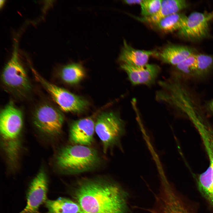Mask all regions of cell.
I'll return each instance as SVG.
<instances>
[{
  "instance_id": "obj_25",
  "label": "cell",
  "mask_w": 213,
  "mask_h": 213,
  "mask_svg": "<svg viewBox=\"0 0 213 213\" xmlns=\"http://www.w3.org/2000/svg\"><path fill=\"white\" fill-rule=\"evenodd\" d=\"M4 0H0V7L1 8L4 3Z\"/></svg>"
},
{
  "instance_id": "obj_11",
  "label": "cell",
  "mask_w": 213,
  "mask_h": 213,
  "mask_svg": "<svg viewBox=\"0 0 213 213\" xmlns=\"http://www.w3.org/2000/svg\"><path fill=\"white\" fill-rule=\"evenodd\" d=\"M120 67L126 73L133 85H151L155 82L161 71L160 67L154 64H148L136 67L122 64Z\"/></svg>"
},
{
  "instance_id": "obj_24",
  "label": "cell",
  "mask_w": 213,
  "mask_h": 213,
  "mask_svg": "<svg viewBox=\"0 0 213 213\" xmlns=\"http://www.w3.org/2000/svg\"><path fill=\"white\" fill-rule=\"evenodd\" d=\"M177 213H191L189 210L188 209L182 210Z\"/></svg>"
},
{
  "instance_id": "obj_19",
  "label": "cell",
  "mask_w": 213,
  "mask_h": 213,
  "mask_svg": "<svg viewBox=\"0 0 213 213\" xmlns=\"http://www.w3.org/2000/svg\"><path fill=\"white\" fill-rule=\"evenodd\" d=\"M196 58L194 76L203 77L207 75L213 67V56L198 54H196Z\"/></svg>"
},
{
  "instance_id": "obj_4",
  "label": "cell",
  "mask_w": 213,
  "mask_h": 213,
  "mask_svg": "<svg viewBox=\"0 0 213 213\" xmlns=\"http://www.w3.org/2000/svg\"><path fill=\"white\" fill-rule=\"evenodd\" d=\"M95 132L100 140L104 153L120 144L125 133V124L118 115L112 112H103L97 117Z\"/></svg>"
},
{
  "instance_id": "obj_22",
  "label": "cell",
  "mask_w": 213,
  "mask_h": 213,
  "mask_svg": "<svg viewBox=\"0 0 213 213\" xmlns=\"http://www.w3.org/2000/svg\"><path fill=\"white\" fill-rule=\"evenodd\" d=\"M143 0H127L123 2L125 4L129 5L138 4L140 5Z\"/></svg>"
},
{
  "instance_id": "obj_12",
  "label": "cell",
  "mask_w": 213,
  "mask_h": 213,
  "mask_svg": "<svg viewBox=\"0 0 213 213\" xmlns=\"http://www.w3.org/2000/svg\"><path fill=\"white\" fill-rule=\"evenodd\" d=\"M156 51L135 49L129 45L125 40L120 54L119 60L122 64L139 67L148 64L149 58L155 55Z\"/></svg>"
},
{
  "instance_id": "obj_18",
  "label": "cell",
  "mask_w": 213,
  "mask_h": 213,
  "mask_svg": "<svg viewBox=\"0 0 213 213\" xmlns=\"http://www.w3.org/2000/svg\"><path fill=\"white\" fill-rule=\"evenodd\" d=\"M194 123L198 131L213 167V129L208 125L194 120Z\"/></svg>"
},
{
  "instance_id": "obj_23",
  "label": "cell",
  "mask_w": 213,
  "mask_h": 213,
  "mask_svg": "<svg viewBox=\"0 0 213 213\" xmlns=\"http://www.w3.org/2000/svg\"><path fill=\"white\" fill-rule=\"evenodd\" d=\"M207 108L209 111L213 113V99L208 103Z\"/></svg>"
},
{
  "instance_id": "obj_6",
  "label": "cell",
  "mask_w": 213,
  "mask_h": 213,
  "mask_svg": "<svg viewBox=\"0 0 213 213\" xmlns=\"http://www.w3.org/2000/svg\"><path fill=\"white\" fill-rule=\"evenodd\" d=\"M36 79L43 85L63 111L80 113L88 106V102L83 97L49 82L40 75L36 76Z\"/></svg>"
},
{
  "instance_id": "obj_1",
  "label": "cell",
  "mask_w": 213,
  "mask_h": 213,
  "mask_svg": "<svg viewBox=\"0 0 213 213\" xmlns=\"http://www.w3.org/2000/svg\"><path fill=\"white\" fill-rule=\"evenodd\" d=\"M128 195L116 182L98 178L80 181L73 197L82 213H128Z\"/></svg>"
},
{
  "instance_id": "obj_20",
  "label": "cell",
  "mask_w": 213,
  "mask_h": 213,
  "mask_svg": "<svg viewBox=\"0 0 213 213\" xmlns=\"http://www.w3.org/2000/svg\"><path fill=\"white\" fill-rule=\"evenodd\" d=\"M162 0H143L140 6L141 14L143 17L152 16L160 9Z\"/></svg>"
},
{
  "instance_id": "obj_9",
  "label": "cell",
  "mask_w": 213,
  "mask_h": 213,
  "mask_svg": "<svg viewBox=\"0 0 213 213\" xmlns=\"http://www.w3.org/2000/svg\"><path fill=\"white\" fill-rule=\"evenodd\" d=\"M48 189L46 175L41 171L30 183L27 193L26 205L19 213H40L39 207L47 201Z\"/></svg>"
},
{
  "instance_id": "obj_21",
  "label": "cell",
  "mask_w": 213,
  "mask_h": 213,
  "mask_svg": "<svg viewBox=\"0 0 213 213\" xmlns=\"http://www.w3.org/2000/svg\"><path fill=\"white\" fill-rule=\"evenodd\" d=\"M196 54H193L175 66L178 71L185 75L194 76Z\"/></svg>"
},
{
  "instance_id": "obj_10",
  "label": "cell",
  "mask_w": 213,
  "mask_h": 213,
  "mask_svg": "<svg viewBox=\"0 0 213 213\" xmlns=\"http://www.w3.org/2000/svg\"><path fill=\"white\" fill-rule=\"evenodd\" d=\"M95 122L91 117L73 121L69 129L71 142L73 144L90 146L94 141Z\"/></svg>"
},
{
  "instance_id": "obj_8",
  "label": "cell",
  "mask_w": 213,
  "mask_h": 213,
  "mask_svg": "<svg viewBox=\"0 0 213 213\" xmlns=\"http://www.w3.org/2000/svg\"><path fill=\"white\" fill-rule=\"evenodd\" d=\"M213 19V11L194 12L187 17L184 27L178 31V35L184 39L197 41L205 38L209 34V23Z\"/></svg>"
},
{
  "instance_id": "obj_15",
  "label": "cell",
  "mask_w": 213,
  "mask_h": 213,
  "mask_svg": "<svg viewBox=\"0 0 213 213\" xmlns=\"http://www.w3.org/2000/svg\"><path fill=\"white\" fill-rule=\"evenodd\" d=\"M46 213H82L78 204L68 198L60 197L55 200H47Z\"/></svg>"
},
{
  "instance_id": "obj_14",
  "label": "cell",
  "mask_w": 213,
  "mask_h": 213,
  "mask_svg": "<svg viewBox=\"0 0 213 213\" xmlns=\"http://www.w3.org/2000/svg\"><path fill=\"white\" fill-rule=\"evenodd\" d=\"M188 5L185 0H162L160 9L154 15L148 17H133L140 22L152 25L168 16L179 12Z\"/></svg>"
},
{
  "instance_id": "obj_17",
  "label": "cell",
  "mask_w": 213,
  "mask_h": 213,
  "mask_svg": "<svg viewBox=\"0 0 213 213\" xmlns=\"http://www.w3.org/2000/svg\"><path fill=\"white\" fill-rule=\"evenodd\" d=\"M59 73L61 78L64 82L74 84L78 83L83 78L85 73L81 64L73 63L64 66Z\"/></svg>"
},
{
  "instance_id": "obj_2",
  "label": "cell",
  "mask_w": 213,
  "mask_h": 213,
  "mask_svg": "<svg viewBox=\"0 0 213 213\" xmlns=\"http://www.w3.org/2000/svg\"><path fill=\"white\" fill-rule=\"evenodd\" d=\"M56 161L59 169L64 173L76 174L96 169L101 165L102 159L94 148L73 144L62 148Z\"/></svg>"
},
{
  "instance_id": "obj_13",
  "label": "cell",
  "mask_w": 213,
  "mask_h": 213,
  "mask_svg": "<svg viewBox=\"0 0 213 213\" xmlns=\"http://www.w3.org/2000/svg\"><path fill=\"white\" fill-rule=\"evenodd\" d=\"M194 54V50L191 47L170 45L159 51H156L154 56L158 57L163 63L175 66Z\"/></svg>"
},
{
  "instance_id": "obj_3",
  "label": "cell",
  "mask_w": 213,
  "mask_h": 213,
  "mask_svg": "<svg viewBox=\"0 0 213 213\" xmlns=\"http://www.w3.org/2000/svg\"><path fill=\"white\" fill-rule=\"evenodd\" d=\"M23 124L22 114L17 110L8 109L0 114V130L3 146L8 160L14 166L18 159Z\"/></svg>"
},
{
  "instance_id": "obj_16",
  "label": "cell",
  "mask_w": 213,
  "mask_h": 213,
  "mask_svg": "<svg viewBox=\"0 0 213 213\" xmlns=\"http://www.w3.org/2000/svg\"><path fill=\"white\" fill-rule=\"evenodd\" d=\"M187 16L179 12L167 16L152 25L158 30L165 33L178 31L185 25Z\"/></svg>"
},
{
  "instance_id": "obj_7",
  "label": "cell",
  "mask_w": 213,
  "mask_h": 213,
  "mask_svg": "<svg viewBox=\"0 0 213 213\" xmlns=\"http://www.w3.org/2000/svg\"><path fill=\"white\" fill-rule=\"evenodd\" d=\"M64 121L63 114L58 109L49 104L39 106L33 115L34 124L43 133L55 136L61 132Z\"/></svg>"
},
{
  "instance_id": "obj_5",
  "label": "cell",
  "mask_w": 213,
  "mask_h": 213,
  "mask_svg": "<svg viewBox=\"0 0 213 213\" xmlns=\"http://www.w3.org/2000/svg\"><path fill=\"white\" fill-rule=\"evenodd\" d=\"M17 38L14 39L11 57L3 70L1 79L7 89L22 96L27 93L31 87L26 71L19 61Z\"/></svg>"
}]
</instances>
